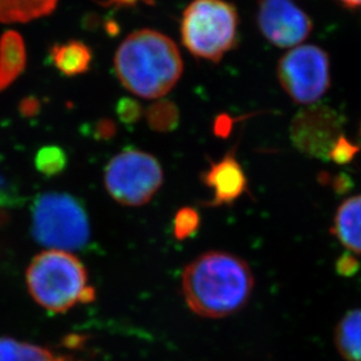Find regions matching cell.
Returning a JSON list of instances; mask_svg holds the SVG:
<instances>
[{
	"instance_id": "obj_1",
	"label": "cell",
	"mask_w": 361,
	"mask_h": 361,
	"mask_svg": "<svg viewBox=\"0 0 361 361\" xmlns=\"http://www.w3.org/2000/svg\"><path fill=\"white\" fill-rule=\"evenodd\" d=\"M247 262L226 251H208L184 270L182 291L189 309L205 318H223L247 305L254 290Z\"/></svg>"
},
{
	"instance_id": "obj_2",
	"label": "cell",
	"mask_w": 361,
	"mask_h": 361,
	"mask_svg": "<svg viewBox=\"0 0 361 361\" xmlns=\"http://www.w3.org/2000/svg\"><path fill=\"white\" fill-rule=\"evenodd\" d=\"M114 70L126 90L143 99H160L176 86L183 73L178 45L149 28L133 32L120 44Z\"/></svg>"
},
{
	"instance_id": "obj_3",
	"label": "cell",
	"mask_w": 361,
	"mask_h": 361,
	"mask_svg": "<svg viewBox=\"0 0 361 361\" xmlns=\"http://www.w3.org/2000/svg\"><path fill=\"white\" fill-rule=\"evenodd\" d=\"M32 298L52 313H63L79 302L93 300L87 271L73 254L46 250L35 256L26 272Z\"/></svg>"
},
{
	"instance_id": "obj_4",
	"label": "cell",
	"mask_w": 361,
	"mask_h": 361,
	"mask_svg": "<svg viewBox=\"0 0 361 361\" xmlns=\"http://www.w3.org/2000/svg\"><path fill=\"white\" fill-rule=\"evenodd\" d=\"M238 12L226 0H192L182 14L180 39L198 59L219 63L238 42Z\"/></svg>"
},
{
	"instance_id": "obj_5",
	"label": "cell",
	"mask_w": 361,
	"mask_h": 361,
	"mask_svg": "<svg viewBox=\"0 0 361 361\" xmlns=\"http://www.w3.org/2000/svg\"><path fill=\"white\" fill-rule=\"evenodd\" d=\"M32 233L51 250H78L90 240L87 212L77 198L65 192L39 195L32 205Z\"/></svg>"
},
{
	"instance_id": "obj_6",
	"label": "cell",
	"mask_w": 361,
	"mask_h": 361,
	"mask_svg": "<svg viewBox=\"0 0 361 361\" xmlns=\"http://www.w3.org/2000/svg\"><path fill=\"white\" fill-rule=\"evenodd\" d=\"M164 183V171L157 157L129 149L113 157L104 171V185L120 204H146Z\"/></svg>"
},
{
	"instance_id": "obj_7",
	"label": "cell",
	"mask_w": 361,
	"mask_h": 361,
	"mask_svg": "<svg viewBox=\"0 0 361 361\" xmlns=\"http://www.w3.org/2000/svg\"><path fill=\"white\" fill-rule=\"evenodd\" d=\"M277 77L281 88L295 102L317 104L330 88V58L318 46H295L279 60Z\"/></svg>"
},
{
	"instance_id": "obj_8",
	"label": "cell",
	"mask_w": 361,
	"mask_h": 361,
	"mask_svg": "<svg viewBox=\"0 0 361 361\" xmlns=\"http://www.w3.org/2000/svg\"><path fill=\"white\" fill-rule=\"evenodd\" d=\"M344 118L326 104H313L302 108L292 118L290 137L300 153L330 160V154L343 136Z\"/></svg>"
},
{
	"instance_id": "obj_9",
	"label": "cell",
	"mask_w": 361,
	"mask_h": 361,
	"mask_svg": "<svg viewBox=\"0 0 361 361\" xmlns=\"http://www.w3.org/2000/svg\"><path fill=\"white\" fill-rule=\"evenodd\" d=\"M257 25L263 37L281 49L300 45L313 27L309 14L295 0H259Z\"/></svg>"
},
{
	"instance_id": "obj_10",
	"label": "cell",
	"mask_w": 361,
	"mask_h": 361,
	"mask_svg": "<svg viewBox=\"0 0 361 361\" xmlns=\"http://www.w3.org/2000/svg\"><path fill=\"white\" fill-rule=\"evenodd\" d=\"M202 180L212 191V198L208 202L210 207L233 204L247 189V175L233 150L212 162L202 175Z\"/></svg>"
},
{
	"instance_id": "obj_11",
	"label": "cell",
	"mask_w": 361,
	"mask_h": 361,
	"mask_svg": "<svg viewBox=\"0 0 361 361\" xmlns=\"http://www.w3.org/2000/svg\"><path fill=\"white\" fill-rule=\"evenodd\" d=\"M332 233L348 251L361 255V195L341 203L334 215Z\"/></svg>"
},
{
	"instance_id": "obj_12",
	"label": "cell",
	"mask_w": 361,
	"mask_h": 361,
	"mask_svg": "<svg viewBox=\"0 0 361 361\" xmlns=\"http://www.w3.org/2000/svg\"><path fill=\"white\" fill-rule=\"evenodd\" d=\"M51 60L66 77H75L90 70L93 54L86 44L72 40L54 46L51 49Z\"/></svg>"
},
{
	"instance_id": "obj_13",
	"label": "cell",
	"mask_w": 361,
	"mask_h": 361,
	"mask_svg": "<svg viewBox=\"0 0 361 361\" xmlns=\"http://www.w3.org/2000/svg\"><path fill=\"white\" fill-rule=\"evenodd\" d=\"M26 52L20 35L7 32L0 42V90L6 87L23 72Z\"/></svg>"
},
{
	"instance_id": "obj_14",
	"label": "cell",
	"mask_w": 361,
	"mask_h": 361,
	"mask_svg": "<svg viewBox=\"0 0 361 361\" xmlns=\"http://www.w3.org/2000/svg\"><path fill=\"white\" fill-rule=\"evenodd\" d=\"M334 344L346 361H361V309L351 310L334 331Z\"/></svg>"
},
{
	"instance_id": "obj_15",
	"label": "cell",
	"mask_w": 361,
	"mask_h": 361,
	"mask_svg": "<svg viewBox=\"0 0 361 361\" xmlns=\"http://www.w3.org/2000/svg\"><path fill=\"white\" fill-rule=\"evenodd\" d=\"M58 0H0L1 23H27L52 13Z\"/></svg>"
},
{
	"instance_id": "obj_16",
	"label": "cell",
	"mask_w": 361,
	"mask_h": 361,
	"mask_svg": "<svg viewBox=\"0 0 361 361\" xmlns=\"http://www.w3.org/2000/svg\"><path fill=\"white\" fill-rule=\"evenodd\" d=\"M52 359V353L46 348L10 338H0V361H51Z\"/></svg>"
},
{
	"instance_id": "obj_17",
	"label": "cell",
	"mask_w": 361,
	"mask_h": 361,
	"mask_svg": "<svg viewBox=\"0 0 361 361\" xmlns=\"http://www.w3.org/2000/svg\"><path fill=\"white\" fill-rule=\"evenodd\" d=\"M146 118L150 128L157 132H171L180 122V111L173 101L162 99L147 109Z\"/></svg>"
},
{
	"instance_id": "obj_18",
	"label": "cell",
	"mask_w": 361,
	"mask_h": 361,
	"mask_svg": "<svg viewBox=\"0 0 361 361\" xmlns=\"http://www.w3.org/2000/svg\"><path fill=\"white\" fill-rule=\"evenodd\" d=\"M201 224V217L197 210L182 208L178 210L174 219V233L178 240H185L192 236Z\"/></svg>"
},
{
	"instance_id": "obj_19",
	"label": "cell",
	"mask_w": 361,
	"mask_h": 361,
	"mask_svg": "<svg viewBox=\"0 0 361 361\" xmlns=\"http://www.w3.org/2000/svg\"><path fill=\"white\" fill-rule=\"evenodd\" d=\"M66 155L58 147H47L39 153L38 167L44 174H58L66 166Z\"/></svg>"
},
{
	"instance_id": "obj_20",
	"label": "cell",
	"mask_w": 361,
	"mask_h": 361,
	"mask_svg": "<svg viewBox=\"0 0 361 361\" xmlns=\"http://www.w3.org/2000/svg\"><path fill=\"white\" fill-rule=\"evenodd\" d=\"M20 191L17 185L12 182L4 169L3 162L0 160V207H16L20 203Z\"/></svg>"
},
{
	"instance_id": "obj_21",
	"label": "cell",
	"mask_w": 361,
	"mask_h": 361,
	"mask_svg": "<svg viewBox=\"0 0 361 361\" xmlns=\"http://www.w3.org/2000/svg\"><path fill=\"white\" fill-rule=\"evenodd\" d=\"M115 111L118 120L125 125H134L143 115L142 106L133 97H121L116 104Z\"/></svg>"
},
{
	"instance_id": "obj_22",
	"label": "cell",
	"mask_w": 361,
	"mask_h": 361,
	"mask_svg": "<svg viewBox=\"0 0 361 361\" xmlns=\"http://www.w3.org/2000/svg\"><path fill=\"white\" fill-rule=\"evenodd\" d=\"M359 147L355 143L350 142L344 135L338 140L336 146L330 154V160L338 164H348L352 159L358 153Z\"/></svg>"
},
{
	"instance_id": "obj_23",
	"label": "cell",
	"mask_w": 361,
	"mask_h": 361,
	"mask_svg": "<svg viewBox=\"0 0 361 361\" xmlns=\"http://www.w3.org/2000/svg\"><path fill=\"white\" fill-rule=\"evenodd\" d=\"M338 274L345 277H351L357 274L359 270V261L353 257L351 254H345L341 257L338 258L337 264H336Z\"/></svg>"
},
{
	"instance_id": "obj_24",
	"label": "cell",
	"mask_w": 361,
	"mask_h": 361,
	"mask_svg": "<svg viewBox=\"0 0 361 361\" xmlns=\"http://www.w3.org/2000/svg\"><path fill=\"white\" fill-rule=\"evenodd\" d=\"M140 3L152 5L154 4V0H104L102 5L104 7H134Z\"/></svg>"
},
{
	"instance_id": "obj_25",
	"label": "cell",
	"mask_w": 361,
	"mask_h": 361,
	"mask_svg": "<svg viewBox=\"0 0 361 361\" xmlns=\"http://www.w3.org/2000/svg\"><path fill=\"white\" fill-rule=\"evenodd\" d=\"M97 130L102 137H109L113 136L115 133V125L114 122H111V120H101L97 125Z\"/></svg>"
},
{
	"instance_id": "obj_26",
	"label": "cell",
	"mask_w": 361,
	"mask_h": 361,
	"mask_svg": "<svg viewBox=\"0 0 361 361\" xmlns=\"http://www.w3.org/2000/svg\"><path fill=\"white\" fill-rule=\"evenodd\" d=\"M231 128V123H230L229 116H219L216 120L215 130L216 134L219 135H226Z\"/></svg>"
},
{
	"instance_id": "obj_27",
	"label": "cell",
	"mask_w": 361,
	"mask_h": 361,
	"mask_svg": "<svg viewBox=\"0 0 361 361\" xmlns=\"http://www.w3.org/2000/svg\"><path fill=\"white\" fill-rule=\"evenodd\" d=\"M338 1L343 4L348 8H358V7H361V0H338Z\"/></svg>"
},
{
	"instance_id": "obj_28",
	"label": "cell",
	"mask_w": 361,
	"mask_h": 361,
	"mask_svg": "<svg viewBox=\"0 0 361 361\" xmlns=\"http://www.w3.org/2000/svg\"><path fill=\"white\" fill-rule=\"evenodd\" d=\"M51 361H71V360H66V359H56L53 358Z\"/></svg>"
},
{
	"instance_id": "obj_29",
	"label": "cell",
	"mask_w": 361,
	"mask_h": 361,
	"mask_svg": "<svg viewBox=\"0 0 361 361\" xmlns=\"http://www.w3.org/2000/svg\"><path fill=\"white\" fill-rule=\"evenodd\" d=\"M360 134H361V127H360Z\"/></svg>"
}]
</instances>
